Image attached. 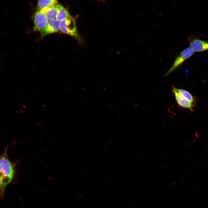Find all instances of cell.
<instances>
[{
	"mask_svg": "<svg viewBox=\"0 0 208 208\" xmlns=\"http://www.w3.org/2000/svg\"><path fill=\"white\" fill-rule=\"evenodd\" d=\"M15 174V168L8 158L6 152L0 155V178L6 187L13 179Z\"/></svg>",
	"mask_w": 208,
	"mask_h": 208,
	"instance_id": "obj_1",
	"label": "cell"
},
{
	"mask_svg": "<svg viewBox=\"0 0 208 208\" xmlns=\"http://www.w3.org/2000/svg\"><path fill=\"white\" fill-rule=\"evenodd\" d=\"M60 31L63 33L74 38L80 43H82V39L77 30L75 20L72 17L59 22Z\"/></svg>",
	"mask_w": 208,
	"mask_h": 208,
	"instance_id": "obj_2",
	"label": "cell"
},
{
	"mask_svg": "<svg viewBox=\"0 0 208 208\" xmlns=\"http://www.w3.org/2000/svg\"><path fill=\"white\" fill-rule=\"evenodd\" d=\"M194 51L190 47H188L181 52L175 58L173 65L164 75L167 77L181 65L185 60L194 53Z\"/></svg>",
	"mask_w": 208,
	"mask_h": 208,
	"instance_id": "obj_3",
	"label": "cell"
},
{
	"mask_svg": "<svg viewBox=\"0 0 208 208\" xmlns=\"http://www.w3.org/2000/svg\"><path fill=\"white\" fill-rule=\"evenodd\" d=\"M34 31L40 32L47 24L49 20L42 10H37L33 16Z\"/></svg>",
	"mask_w": 208,
	"mask_h": 208,
	"instance_id": "obj_4",
	"label": "cell"
},
{
	"mask_svg": "<svg viewBox=\"0 0 208 208\" xmlns=\"http://www.w3.org/2000/svg\"><path fill=\"white\" fill-rule=\"evenodd\" d=\"M59 23L56 18L49 20L46 27L40 32L41 37L43 38L47 35L59 31Z\"/></svg>",
	"mask_w": 208,
	"mask_h": 208,
	"instance_id": "obj_5",
	"label": "cell"
},
{
	"mask_svg": "<svg viewBox=\"0 0 208 208\" xmlns=\"http://www.w3.org/2000/svg\"><path fill=\"white\" fill-rule=\"evenodd\" d=\"M172 93L179 106L183 108L192 110L193 104L182 96L172 88Z\"/></svg>",
	"mask_w": 208,
	"mask_h": 208,
	"instance_id": "obj_6",
	"label": "cell"
},
{
	"mask_svg": "<svg viewBox=\"0 0 208 208\" xmlns=\"http://www.w3.org/2000/svg\"><path fill=\"white\" fill-rule=\"evenodd\" d=\"M190 46L194 51L200 52L208 50V42L198 39L192 40Z\"/></svg>",
	"mask_w": 208,
	"mask_h": 208,
	"instance_id": "obj_7",
	"label": "cell"
},
{
	"mask_svg": "<svg viewBox=\"0 0 208 208\" xmlns=\"http://www.w3.org/2000/svg\"><path fill=\"white\" fill-rule=\"evenodd\" d=\"M59 4L52 5L45 9L42 10L48 20L55 18L58 10Z\"/></svg>",
	"mask_w": 208,
	"mask_h": 208,
	"instance_id": "obj_8",
	"label": "cell"
},
{
	"mask_svg": "<svg viewBox=\"0 0 208 208\" xmlns=\"http://www.w3.org/2000/svg\"><path fill=\"white\" fill-rule=\"evenodd\" d=\"M72 17L68 10L61 5L59 4L58 10L56 17V19L60 22L64 19Z\"/></svg>",
	"mask_w": 208,
	"mask_h": 208,
	"instance_id": "obj_9",
	"label": "cell"
},
{
	"mask_svg": "<svg viewBox=\"0 0 208 208\" xmlns=\"http://www.w3.org/2000/svg\"><path fill=\"white\" fill-rule=\"evenodd\" d=\"M57 3V0H38L36 10H42Z\"/></svg>",
	"mask_w": 208,
	"mask_h": 208,
	"instance_id": "obj_10",
	"label": "cell"
},
{
	"mask_svg": "<svg viewBox=\"0 0 208 208\" xmlns=\"http://www.w3.org/2000/svg\"><path fill=\"white\" fill-rule=\"evenodd\" d=\"M185 98L192 103H194L195 99L194 96L188 91L181 89H178L173 86L172 87Z\"/></svg>",
	"mask_w": 208,
	"mask_h": 208,
	"instance_id": "obj_11",
	"label": "cell"
},
{
	"mask_svg": "<svg viewBox=\"0 0 208 208\" xmlns=\"http://www.w3.org/2000/svg\"><path fill=\"white\" fill-rule=\"evenodd\" d=\"M5 186L3 184L0 178V198H2L3 194V192Z\"/></svg>",
	"mask_w": 208,
	"mask_h": 208,
	"instance_id": "obj_12",
	"label": "cell"
}]
</instances>
